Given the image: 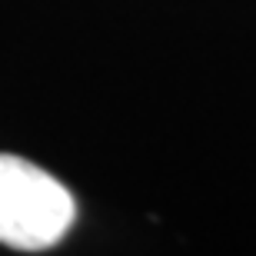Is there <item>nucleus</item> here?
I'll use <instances>...</instances> for the list:
<instances>
[{
  "label": "nucleus",
  "instance_id": "nucleus-1",
  "mask_svg": "<svg viewBox=\"0 0 256 256\" xmlns=\"http://www.w3.org/2000/svg\"><path fill=\"white\" fill-rule=\"evenodd\" d=\"M76 206L60 180L37 163L0 153V243L14 250H47L74 226Z\"/></svg>",
  "mask_w": 256,
  "mask_h": 256
}]
</instances>
